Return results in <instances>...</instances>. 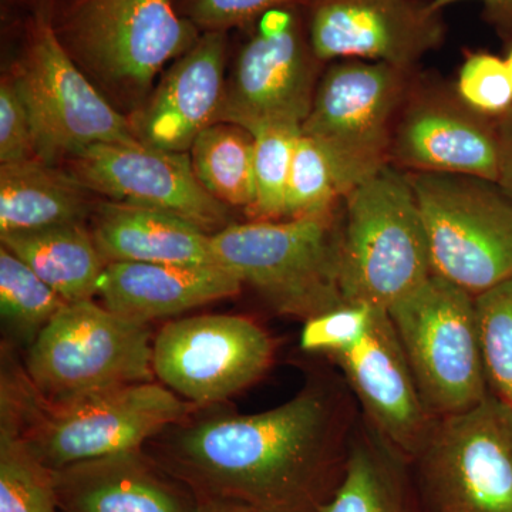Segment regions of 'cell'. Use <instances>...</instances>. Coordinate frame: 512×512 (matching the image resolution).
Wrapping results in <instances>:
<instances>
[{
    "instance_id": "cell-35",
    "label": "cell",
    "mask_w": 512,
    "mask_h": 512,
    "mask_svg": "<svg viewBox=\"0 0 512 512\" xmlns=\"http://www.w3.org/2000/svg\"><path fill=\"white\" fill-rule=\"evenodd\" d=\"M500 157H498L497 183L512 201V110L497 121Z\"/></svg>"
},
{
    "instance_id": "cell-34",
    "label": "cell",
    "mask_w": 512,
    "mask_h": 512,
    "mask_svg": "<svg viewBox=\"0 0 512 512\" xmlns=\"http://www.w3.org/2000/svg\"><path fill=\"white\" fill-rule=\"evenodd\" d=\"M291 3L292 0H190L188 19L205 32H225Z\"/></svg>"
},
{
    "instance_id": "cell-36",
    "label": "cell",
    "mask_w": 512,
    "mask_h": 512,
    "mask_svg": "<svg viewBox=\"0 0 512 512\" xmlns=\"http://www.w3.org/2000/svg\"><path fill=\"white\" fill-rule=\"evenodd\" d=\"M466 2V0H430L431 6L437 10H443L454 3ZM483 3L488 16L495 22L504 26H512V0H477Z\"/></svg>"
},
{
    "instance_id": "cell-27",
    "label": "cell",
    "mask_w": 512,
    "mask_h": 512,
    "mask_svg": "<svg viewBox=\"0 0 512 512\" xmlns=\"http://www.w3.org/2000/svg\"><path fill=\"white\" fill-rule=\"evenodd\" d=\"M66 303L22 259L0 248V315L16 338L32 345Z\"/></svg>"
},
{
    "instance_id": "cell-9",
    "label": "cell",
    "mask_w": 512,
    "mask_h": 512,
    "mask_svg": "<svg viewBox=\"0 0 512 512\" xmlns=\"http://www.w3.org/2000/svg\"><path fill=\"white\" fill-rule=\"evenodd\" d=\"M26 377L50 400L153 382L150 329L93 299L67 302L29 346Z\"/></svg>"
},
{
    "instance_id": "cell-17",
    "label": "cell",
    "mask_w": 512,
    "mask_h": 512,
    "mask_svg": "<svg viewBox=\"0 0 512 512\" xmlns=\"http://www.w3.org/2000/svg\"><path fill=\"white\" fill-rule=\"evenodd\" d=\"M333 362L362 406L366 423L413 461L437 417L423 402L389 313L377 312L366 338Z\"/></svg>"
},
{
    "instance_id": "cell-3",
    "label": "cell",
    "mask_w": 512,
    "mask_h": 512,
    "mask_svg": "<svg viewBox=\"0 0 512 512\" xmlns=\"http://www.w3.org/2000/svg\"><path fill=\"white\" fill-rule=\"evenodd\" d=\"M433 275L410 174L389 164L343 198L339 288L343 302L387 311Z\"/></svg>"
},
{
    "instance_id": "cell-6",
    "label": "cell",
    "mask_w": 512,
    "mask_h": 512,
    "mask_svg": "<svg viewBox=\"0 0 512 512\" xmlns=\"http://www.w3.org/2000/svg\"><path fill=\"white\" fill-rule=\"evenodd\" d=\"M416 74L363 60L323 70L301 133L328 157L343 198L390 164L394 126Z\"/></svg>"
},
{
    "instance_id": "cell-14",
    "label": "cell",
    "mask_w": 512,
    "mask_h": 512,
    "mask_svg": "<svg viewBox=\"0 0 512 512\" xmlns=\"http://www.w3.org/2000/svg\"><path fill=\"white\" fill-rule=\"evenodd\" d=\"M498 157L497 120L467 107L453 84L416 74L394 126L390 164L406 173L497 181Z\"/></svg>"
},
{
    "instance_id": "cell-30",
    "label": "cell",
    "mask_w": 512,
    "mask_h": 512,
    "mask_svg": "<svg viewBox=\"0 0 512 512\" xmlns=\"http://www.w3.org/2000/svg\"><path fill=\"white\" fill-rule=\"evenodd\" d=\"M342 202L343 194L328 157L312 138L299 134L286 190L284 220L335 214Z\"/></svg>"
},
{
    "instance_id": "cell-8",
    "label": "cell",
    "mask_w": 512,
    "mask_h": 512,
    "mask_svg": "<svg viewBox=\"0 0 512 512\" xmlns=\"http://www.w3.org/2000/svg\"><path fill=\"white\" fill-rule=\"evenodd\" d=\"M433 275L477 298L512 278V201L495 181L409 173Z\"/></svg>"
},
{
    "instance_id": "cell-21",
    "label": "cell",
    "mask_w": 512,
    "mask_h": 512,
    "mask_svg": "<svg viewBox=\"0 0 512 512\" xmlns=\"http://www.w3.org/2000/svg\"><path fill=\"white\" fill-rule=\"evenodd\" d=\"M92 218L93 238L107 264L217 265L211 235L183 218L110 200L100 202Z\"/></svg>"
},
{
    "instance_id": "cell-5",
    "label": "cell",
    "mask_w": 512,
    "mask_h": 512,
    "mask_svg": "<svg viewBox=\"0 0 512 512\" xmlns=\"http://www.w3.org/2000/svg\"><path fill=\"white\" fill-rule=\"evenodd\" d=\"M340 211L229 224L211 235L212 254L276 312L305 322L345 303L339 288Z\"/></svg>"
},
{
    "instance_id": "cell-13",
    "label": "cell",
    "mask_w": 512,
    "mask_h": 512,
    "mask_svg": "<svg viewBox=\"0 0 512 512\" xmlns=\"http://www.w3.org/2000/svg\"><path fill=\"white\" fill-rule=\"evenodd\" d=\"M274 342L254 320L201 315L168 322L153 342L154 375L188 403L227 400L259 379Z\"/></svg>"
},
{
    "instance_id": "cell-38",
    "label": "cell",
    "mask_w": 512,
    "mask_h": 512,
    "mask_svg": "<svg viewBox=\"0 0 512 512\" xmlns=\"http://www.w3.org/2000/svg\"><path fill=\"white\" fill-rule=\"evenodd\" d=\"M505 63H507L508 70H510L512 80V39L510 45H508L507 53L504 56Z\"/></svg>"
},
{
    "instance_id": "cell-32",
    "label": "cell",
    "mask_w": 512,
    "mask_h": 512,
    "mask_svg": "<svg viewBox=\"0 0 512 512\" xmlns=\"http://www.w3.org/2000/svg\"><path fill=\"white\" fill-rule=\"evenodd\" d=\"M366 303L345 302L303 322L299 345L303 352L325 353L330 357L355 349L366 338L377 312Z\"/></svg>"
},
{
    "instance_id": "cell-22",
    "label": "cell",
    "mask_w": 512,
    "mask_h": 512,
    "mask_svg": "<svg viewBox=\"0 0 512 512\" xmlns=\"http://www.w3.org/2000/svg\"><path fill=\"white\" fill-rule=\"evenodd\" d=\"M318 512H427L413 464L366 420L355 424L345 473Z\"/></svg>"
},
{
    "instance_id": "cell-33",
    "label": "cell",
    "mask_w": 512,
    "mask_h": 512,
    "mask_svg": "<svg viewBox=\"0 0 512 512\" xmlns=\"http://www.w3.org/2000/svg\"><path fill=\"white\" fill-rule=\"evenodd\" d=\"M30 158H37L32 120L15 74H8L0 83V163Z\"/></svg>"
},
{
    "instance_id": "cell-1",
    "label": "cell",
    "mask_w": 512,
    "mask_h": 512,
    "mask_svg": "<svg viewBox=\"0 0 512 512\" xmlns=\"http://www.w3.org/2000/svg\"><path fill=\"white\" fill-rule=\"evenodd\" d=\"M349 407L336 387L313 383L275 409L192 424L153 458L201 503L318 512L345 473L355 427Z\"/></svg>"
},
{
    "instance_id": "cell-11",
    "label": "cell",
    "mask_w": 512,
    "mask_h": 512,
    "mask_svg": "<svg viewBox=\"0 0 512 512\" xmlns=\"http://www.w3.org/2000/svg\"><path fill=\"white\" fill-rule=\"evenodd\" d=\"M16 80L28 106L36 156L45 163L97 144H136L128 116L97 89L69 55L56 30L37 20Z\"/></svg>"
},
{
    "instance_id": "cell-24",
    "label": "cell",
    "mask_w": 512,
    "mask_h": 512,
    "mask_svg": "<svg viewBox=\"0 0 512 512\" xmlns=\"http://www.w3.org/2000/svg\"><path fill=\"white\" fill-rule=\"evenodd\" d=\"M0 241L67 302L87 301L97 295L107 262L86 225L12 232L0 235Z\"/></svg>"
},
{
    "instance_id": "cell-16",
    "label": "cell",
    "mask_w": 512,
    "mask_h": 512,
    "mask_svg": "<svg viewBox=\"0 0 512 512\" xmlns=\"http://www.w3.org/2000/svg\"><path fill=\"white\" fill-rule=\"evenodd\" d=\"M323 64L363 60L416 70L446 36L440 10L419 0H313L308 20Z\"/></svg>"
},
{
    "instance_id": "cell-7",
    "label": "cell",
    "mask_w": 512,
    "mask_h": 512,
    "mask_svg": "<svg viewBox=\"0 0 512 512\" xmlns=\"http://www.w3.org/2000/svg\"><path fill=\"white\" fill-rule=\"evenodd\" d=\"M387 313L434 417L466 412L490 394L474 296L431 275Z\"/></svg>"
},
{
    "instance_id": "cell-2",
    "label": "cell",
    "mask_w": 512,
    "mask_h": 512,
    "mask_svg": "<svg viewBox=\"0 0 512 512\" xmlns=\"http://www.w3.org/2000/svg\"><path fill=\"white\" fill-rule=\"evenodd\" d=\"M188 407L170 389L153 382L50 400L26 375L2 377L0 410L12 417L50 470L141 450L147 440L183 420Z\"/></svg>"
},
{
    "instance_id": "cell-12",
    "label": "cell",
    "mask_w": 512,
    "mask_h": 512,
    "mask_svg": "<svg viewBox=\"0 0 512 512\" xmlns=\"http://www.w3.org/2000/svg\"><path fill=\"white\" fill-rule=\"evenodd\" d=\"M322 66L295 6L269 10L258 19L227 79L220 121L248 131L265 124L301 127Z\"/></svg>"
},
{
    "instance_id": "cell-25",
    "label": "cell",
    "mask_w": 512,
    "mask_h": 512,
    "mask_svg": "<svg viewBox=\"0 0 512 512\" xmlns=\"http://www.w3.org/2000/svg\"><path fill=\"white\" fill-rule=\"evenodd\" d=\"M202 187L227 207L251 210L255 201L254 136L237 124H212L190 150Z\"/></svg>"
},
{
    "instance_id": "cell-4",
    "label": "cell",
    "mask_w": 512,
    "mask_h": 512,
    "mask_svg": "<svg viewBox=\"0 0 512 512\" xmlns=\"http://www.w3.org/2000/svg\"><path fill=\"white\" fill-rule=\"evenodd\" d=\"M56 33L77 66L128 116L153 92L164 67L201 37L174 0H79Z\"/></svg>"
},
{
    "instance_id": "cell-31",
    "label": "cell",
    "mask_w": 512,
    "mask_h": 512,
    "mask_svg": "<svg viewBox=\"0 0 512 512\" xmlns=\"http://www.w3.org/2000/svg\"><path fill=\"white\" fill-rule=\"evenodd\" d=\"M454 92L467 107L491 120L512 110V80L504 57L488 52L466 56L458 69Z\"/></svg>"
},
{
    "instance_id": "cell-37",
    "label": "cell",
    "mask_w": 512,
    "mask_h": 512,
    "mask_svg": "<svg viewBox=\"0 0 512 512\" xmlns=\"http://www.w3.org/2000/svg\"><path fill=\"white\" fill-rule=\"evenodd\" d=\"M200 512H256L247 505L227 503V501H207L201 503Z\"/></svg>"
},
{
    "instance_id": "cell-18",
    "label": "cell",
    "mask_w": 512,
    "mask_h": 512,
    "mask_svg": "<svg viewBox=\"0 0 512 512\" xmlns=\"http://www.w3.org/2000/svg\"><path fill=\"white\" fill-rule=\"evenodd\" d=\"M225 64V32H205L128 116L137 140L158 150L188 153L202 131L220 121Z\"/></svg>"
},
{
    "instance_id": "cell-23",
    "label": "cell",
    "mask_w": 512,
    "mask_h": 512,
    "mask_svg": "<svg viewBox=\"0 0 512 512\" xmlns=\"http://www.w3.org/2000/svg\"><path fill=\"white\" fill-rule=\"evenodd\" d=\"M90 192L67 170L40 158L0 165V235L84 224Z\"/></svg>"
},
{
    "instance_id": "cell-19",
    "label": "cell",
    "mask_w": 512,
    "mask_h": 512,
    "mask_svg": "<svg viewBox=\"0 0 512 512\" xmlns=\"http://www.w3.org/2000/svg\"><path fill=\"white\" fill-rule=\"evenodd\" d=\"M60 512H200L190 488L143 451L53 470Z\"/></svg>"
},
{
    "instance_id": "cell-15",
    "label": "cell",
    "mask_w": 512,
    "mask_h": 512,
    "mask_svg": "<svg viewBox=\"0 0 512 512\" xmlns=\"http://www.w3.org/2000/svg\"><path fill=\"white\" fill-rule=\"evenodd\" d=\"M67 171L92 194L153 208L214 235L229 225L228 207L195 177L190 153L144 144H97L67 160Z\"/></svg>"
},
{
    "instance_id": "cell-26",
    "label": "cell",
    "mask_w": 512,
    "mask_h": 512,
    "mask_svg": "<svg viewBox=\"0 0 512 512\" xmlns=\"http://www.w3.org/2000/svg\"><path fill=\"white\" fill-rule=\"evenodd\" d=\"M0 512H60L46 467L5 410H0Z\"/></svg>"
},
{
    "instance_id": "cell-20",
    "label": "cell",
    "mask_w": 512,
    "mask_h": 512,
    "mask_svg": "<svg viewBox=\"0 0 512 512\" xmlns=\"http://www.w3.org/2000/svg\"><path fill=\"white\" fill-rule=\"evenodd\" d=\"M237 276L218 265L110 262L101 275L103 306L133 322L170 318L241 292Z\"/></svg>"
},
{
    "instance_id": "cell-10",
    "label": "cell",
    "mask_w": 512,
    "mask_h": 512,
    "mask_svg": "<svg viewBox=\"0 0 512 512\" xmlns=\"http://www.w3.org/2000/svg\"><path fill=\"white\" fill-rule=\"evenodd\" d=\"M427 512H512V409L488 394L440 417L413 458Z\"/></svg>"
},
{
    "instance_id": "cell-28",
    "label": "cell",
    "mask_w": 512,
    "mask_h": 512,
    "mask_svg": "<svg viewBox=\"0 0 512 512\" xmlns=\"http://www.w3.org/2000/svg\"><path fill=\"white\" fill-rule=\"evenodd\" d=\"M254 136L255 201L248 211L252 221L285 218L286 190L301 127L265 124L249 131Z\"/></svg>"
},
{
    "instance_id": "cell-29",
    "label": "cell",
    "mask_w": 512,
    "mask_h": 512,
    "mask_svg": "<svg viewBox=\"0 0 512 512\" xmlns=\"http://www.w3.org/2000/svg\"><path fill=\"white\" fill-rule=\"evenodd\" d=\"M488 390L512 409V278L476 298Z\"/></svg>"
}]
</instances>
